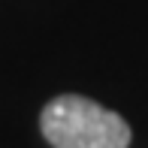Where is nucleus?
I'll use <instances>...</instances> for the list:
<instances>
[{"instance_id": "f257e3e1", "label": "nucleus", "mask_w": 148, "mask_h": 148, "mask_svg": "<svg viewBox=\"0 0 148 148\" xmlns=\"http://www.w3.org/2000/svg\"><path fill=\"white\" fill-rule=\"evenodd\" d=\"M39 130L51 148H127L130 124L118 112L79 94H60L39 112Z\"/></svg>"}]
</instances>
